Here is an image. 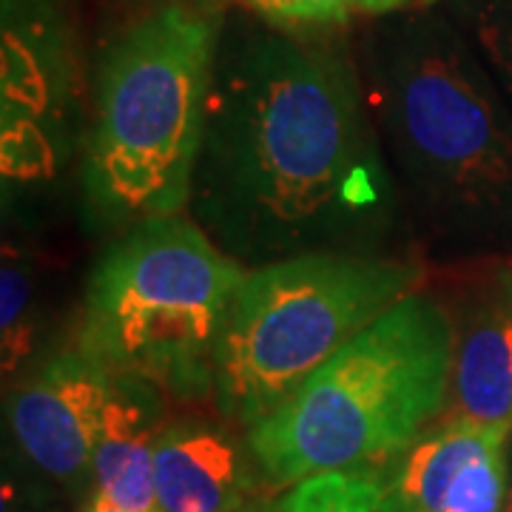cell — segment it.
Returning a JSON list of instances; mask_svg holds the SVG:
<instances>
[{"label":"cell","mask_w":512,"mask_h":512,"mask_svg":"<svg viewBox=\"0 0 512 512\" xmlns=\"http://www.w3.org/2000/svg\"><path fill=\"white\" fill-rule=\"evenodd\" d=\"M399 208L348 60L276 29L222 37L185 211L225 254H373Z\"/></svg>","instance_id":"obj_1"},{"label":"cell","mask_w":512,"mask_h":512,"mask_svg":"<svg viewBox=\"0 0 512 512\" xmlns=\"http://www.w3.org/2000/svg\"><path fill=\"white\" fill-rule=\"evenodd\" d=\"M359 86L407 205L441 242L512 220V117L456 29L407 9L373 29Z\"/></svg>","instance_id":"obj_2"},{"label":"cell","mask_w":512,"mask_h":512,"mask_svg":"<svg viewBox=\"0 0 512 512\" xmlns=\"http://www.w3.org/2000/svg\"><path fill=\"white\" fill-rule=\"evenodd\" d=\"M453 348L447 305L421 288L407 293L248 427L256 464L271 484L293 487L410 450L447 404Z\"/></svg>","instance_id":"obj_3"},{"label":"cell","mask_w":512,"mask_h":512,"mask_svg":"<svg viewBox=\"0 0 512 512\" xmlns=\"http://www.w3.org/2000/svg\"><path fill=\"white\" fill-rule=\"evenodd\" d=\"M220 40L217 15L165 3L106 52L89 185L109 211L154 220L188 208Z\"/></svg>","instance_id":"obj_4"},{"label":"cell","mask_w":512,"mask_h":512,"mask_svg":"<svg viewBox=\"0 0 512 512\" xmlns=\"http://www.w3.org/2000/svg\"><path fill=\"white\" fill-rule=\"evenodd\" d=\"M248 268L194 220H143L94 271L80 353L174 393L214 387L222 328Z\"/></svg>","instance_id":"obj_5"},{"label":"cell","mask_w":512,"mask_h":512,"mask_svg":"<svg viewBox=\"0 0 512 512\" xmlns=\"http://www.w3.org/2000/svg\"><path fill=\"white\" fill-rule=\"evenodd\" d=\"M421 279L419 265L365 251H316L248 271L214 359L220 407L254 427Z\"/></svg>","instance_id":"obj_6"},{"label":"cell","mask_w":512,"mask_h":512,"mask_svg":"<svg viewBox=\"0 0 512 512\" xmlns=\"http://www.w3.org/2000/svg\"><path fill=\"white\" fill-rule=\"evenodd\" d=\"M114 379L111 370L77 350L46 362L12 393V433L46 476L69 487L92 476Z\"/></svg>","instance_id":"obj_7"},{"label":"cell","mask_w":512,"mask_h":512,"mask_svg":"<svg viewBox=\"0 0 512 512\" xmlns=\"http://www.w3.org/2000/svg\"><path fill=\"white\" fill-rule=\"evenodd\" d=\"M444 305L456 333L450 393L444 404L447 421H473L510 433L512 268H478L458 282L456 299Z\"/></svg>","instance_id":"obj_8"},{"label":"cell","mask_w":512,"mask_h":512,"mask_svg":"<svg viewBox=\"0 0 512 512\" xmlns=\"http://www.w3.org/2000/svg\"><path fill=\"white\" fill-rule=\"evenodd\" d=\"M507 430L444 421L402 453L393 481L399 512H504Z\"/></svg>","instance_id":"obj_9"},{"label":"cell","mask_w":512,"mask_h":512,"mask_svg":"<svg viewBox=\"0 0 512 512\" xmlns=\"http://www.w3.org/2000/svg\"><path fill=\"white\" fill-rule=\"evenodd\" d=\"M160 512H228L245 498L248 473L237 441L217 427L171 424L154 447Z\"/></svg>","instance_id":"obj_10"},{"label":"cell","mask_w":512,"mask_h":512,"mask_svg":"<svg viewBox=\"0 0 512 512\" xmlns=\"http://www.w3.org/2000/svg\"><path fill=\"white\" fill-rule=\"evenodd\" d=\"M160 430L151 384L117 376L94 450L97 493L128 512H160L154 484V447Z\"/></svg>","instance_id":"obj_11"},{"label":"cell","mask_w":512,"mask_h":512,"mask_svg":"<svg viewBox=\"0 0 512 512\" xmlns=\"http://www.w3.org/2000/svg\"><path fill=\"white\" fill-rule=\"evenodd\" d=\"M279 512H399L393 490L365 473H319L293 484Z\"/></svg>","instance_id":"obj_12"},{"label":"cell","mask_w":512,"mask_h":512,"mask_svg":"<svg viewBox=\"0 0 512 512\" xmlns=\"http://www.w3.org/2000/svg\"><path fill=\"white\" fill-rule=\"evenodd\" d=\"M458 18L512 100V0H458Z\"/></svg>","instance_id":"obj_13"},{"label":"cell","mask_w":512,"mask_h":512,"mask_svg":"<svg viewBox=\"0 0 512 512\" xmlns=\"http://www.w3.org/2000/svg\"><path fill=\"white\" fill-rule=\"evenodd\" d=\"M3 370L9 373L12 367L29 353L32 345V325H29V313H32V276L23 268L18 254H12L6 248L3 254Z\"/></svg>","instance_id":"obj_14"},{"label":"cell","mask_w":512,"mask_h":512,"mask_svg":"<svg viewBox=\"0 0 512 512\" xmlns=\"http://www.w3.org/2000/svg\"><path fill=\"white\" fill-rule=\"evenodd\" d=\"M288 26L293 23H342L356 9L362 12V0H279Z\"/></svg>","instance_id":"obj_15"},{"label":"cell","mask_w":512,"mask_h":512,"mask_svg":"<svg viewBox=\"0 0 512 512\" xmlns=\"http://www.w3.org/2000/svg\"><path fill=\"white\" fill-rule=\"evenodd\" d=\"M436 0H362V12L365 15H396L407 9H424Z\"/></svg>","instance_id":"obj_16"},{"label":"cell","mask_w":512,"mask_h":512,"mask_svg":"<svg viewBox=\"0 0 512 512\" xmlns=\"http://www.w3.org/2000/svg\"><path fill=\"white\" fill-rule=\"evenodd\" d=\"M228 3H237V6L248 9V12H254V15L265 18L268 23H274V26H288V20H285V12H282V3H279V0H228Z\"/></svg>","instance_id":"obj_17"},{"label":"cell","mask_w":512,"mask_h":512,"mask_svg":"<svg viewBox=\"0 0 512 512\" xmlns=\"http://www.w3.org/2000/svg\"><path fill=\"white\" fill-rule=\"evenodd\" d=\"M228 512H279V504H271L259 495H245L239 504H234Z\"/></svg>","instance_id":"obj_18"},{"label":"cell","mask_w":512,"mask_h":512,"mask_svg":"<svg viewBox=\"0 0 512 512\" xmlns=\"http://www.w3.org/2000/svg\"><path fill=\"white\" fill-rule=\"evenodd\" d=\"M83 512H128L123 507H117V504H111L109 498H103L100 493H94V498L86 504V510Z\"/></svg>","instance_id":"obj_19"}]
</instances>
